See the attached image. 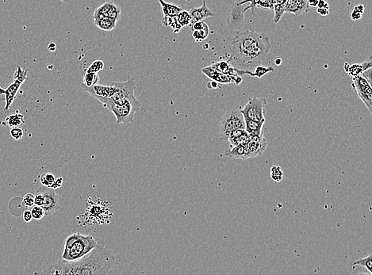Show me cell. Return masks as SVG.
Returning a JSON list of instances; mask_svg holds the SVG:
<instances>
[{
  "instance_id": "cell-1",
  "label": "cell",
  "mask_w": 372,
  "mask_h": 275,
  "mask_svg": "<svg viewBox=\"0 0 372 275\" xmlns=\"http://www.w3.org/2000/svg\"><path fill=\"white\" fill-rule=\"evenodd\" d=\"M271 49L268 35L245 30L232 39L226 52V60L241 69H253L261 64Z\"/></svg>"
},
{
  "instance_id": "cell-2",
  "label": "cell",
  "mask_w": 372,
  "mask_h": 275,
  "mask_svg": "<svg viewBox=\"0 0 372 275\" xmlns=\"http://www.w3.org/2000/svg\"><path fill=\"white\" fill-rule=\"evenodd\" d=\"M119 260L110 249L98 244L89 254L77 261L61 260L55 264L45 266L35 275H108L119 264Z\"/></svg>"
},
{
  "instance_id": "cell-3",
  "label": "cell",
  "mask_w": 372,
  "mask_h": 275,
  "mask_svg": "<svg viewBox=\"0 0 372 275\" xmlns=\"http://www.w3.org/2000/svg\"><path fill=\"white\" fill-rule=\"evenodd\" d=\"M98 242L92 236L74 233L67 237L61 255V260L74 262L84 258L98 246Z\"/></svg>"
},
{
  "instance_id": "cell-4",
  "label": "cell",
  "mask_w": 372,
  "mask_h": 275,
  "mask_svg": "<svg viewBox=\"0 0 372 275\" xmlns=\"http://www.w3.org/2000/svg\"><path fill=\"white\" fill-rule=\"evenodd\" d=\"M97 100L103 104L104 107L113 113L117 124L127 125L132 123L134 120V115L141 107V103H125L123 104L115 103L109 98L97 97Z\"/></svg>"
},
{
  "instance_id": "cell-5",
  "label": "cell",
  "mask_w": 372,
  "mask_h": 275,
  "mask_svg": "<svg viewBox=\"0 0 372 275\" xmlns=\"http://www.w3.org/2000/svg\"><path fill=\"white\" fill-rule=\"evenodd\" d=\"M112 86V93L109 98L112 101L119 104L125 103H138L134 95L136 89V82L134 79L129 76V80L125 82H116L111 84Z\"/></svg>"
},
{
  "instance_id": "cell-6",
  "label": "cell",
  "mask_w": 372,
  "mask_h": 275,
  "mask_svg": "<svg viewBox=\"0 0 372 275\" xmlns=\"http://www.w3.org/2000/svg\"><path fill=\"white\" fill-rule=\"evenodd\" d=\"M237 129H246L243 115L237 109L230 110L223 115L220 122V138L227 141L230 133Z\"/></svg>"
},
{
  "instance_id": "cell-7",
  "label": "cell",
  "mask_w": 372,
  "mask_h": 275,
  "mask_svg": "<svg viewBox=\"0 0 372 275\" xmlns=\"http://www.w3.org/2000/svg\"><path fill=\"white\" fill-rule=\"evenodd\" d=\"M28 70H23L21 67H18L14 74V80L10 83L6 87V89H3L0 87V95H5V107L3 111H9V109L12 106V103L15 99L16 95L19 91L21 86L22 85L25 80L27 79Z\"/></svg>"
},
{
  "instance_id": "cell-8",
  "label": "cell",
  "mask_w": 372,
  "mask_h": 275,
  "mask_svg": "<svg viewBox=\"0 0 372 275\" xmlns=\"http://www.w3.org/2000/svg\"><path fill=\"white\" fill-rule=\"evenodd\" d=\"M267 100L263 98H251L241 111L244 118L256 122H265L264 109Z\"/></svg>"
},
{
  "instance_id": "cell-9",
  "label": "cell",
  "mask_w": 372,
  "mask_h": 275,
  "mask_svg": "<svg viewBox=\"0 0 372 275\" xmlns=\"http://www.w3.org/2000/svg\"><path fill=\"white\" fill-rule=\"evenodd\" d=\"M244 5L245 4L235 1L229 9L226 17V23L228 25L229 28L234 31H238L242 29L245 24V14L247 10Z\"/></svg>"
},
{
  "instance_id": "cell-10",
  "label": "cell",
  "mask_w": 372,
  "mask_h": 275,
  "mask_svg": "<svg viewBox=\"0 0 372 275\" xmlns=\"http://www.w3.org/2000/svg\"><path fill=\"white\" fill-rule=\"evenodd\" d=\"M355 91H357L359 98L361 101L365 103L369 112L372 114V85L367 81L365 78L361 75L353 77L352 84Z\"/></svg>"
},
{
  "instance_id": "cell-11",
  "label": "cell",
  "mask_w": 372,
  "mask_h": 275,
  "mask_svg": "<svg viewBox=\"0 0 372 275\" xmlns=\"http://www.w3.org/2000/svg\"><path fill=\"white\" fill-rule=\"evenodd\" d=\"M44 196L43 205L41 207L45 210V215H51L60 209L59 198L53 189L41 186L37 188Z\"/></svg>"
},
{
  "instance_id": "cell-12",
  "label": "cell",
  "mask_w": 372,
  "mask_h": 275,
  "mask_svg": "<svg viewBox=\"0 0 372 275\" xmlns=\"http://www.w3.org/2000/svg\"><path fill=\"white\" fill-rule=\"evenodd\" d=\"M247 144L250 159L263 153V151L267 147V140L263 137V134L259 135H249V139Z\"/></svg>"
},
{
  "instance_id": "cell-13",
  "label": "cell",
  "mask_w": 372,
  "mask_h": 275,
  "mask_svg": "<svg viewBox=\"0 0 372 275\" xmlns=\"http://www.w3.org/2000/svg\"><path fill=\"white\" fill-rule=\"evenodd\" d=\"M211 66L215 69L218 70L222 73L226 74L228 76L234 78V84L236 85H240L242 82V76H239L237 72V68L233 66L229 61L226 60H219L217 62H214L211 64Z\"/></svg>"
},
{
  "instance_id": "cell-14",
  "label": "cell",
  "mask_w": 372,
  "mask_h": 275,
  "mask_svg": "<svg viewBox=\"0 0 372 275\" xmlns=\"http://www.w3.org/2000/svg\"><path fill=\"white\" fill-rule=\"evenodd\" d=\"M285 13L302 15L309 11L307 0H286L284 6Z\"/></svg>"
},
{
  "instance_id": "cell-15",
  "label": "cell",
  "mask_w": 372,
  "mask_h": 275,
  "mask_svg": "<svg viewBox=\"0 0 372 275\" xmlns=\"http://www.w3.org/2000/svg\"><path fill=\"white\" fill-rule=\"evenodd\" d=\"M202 72L205 76L211 79L213 81L217 82L221 84H234V78L219 72L218 70L215 69L211 65L202 68Z\"/></svg>"
},
{
  "instance_id": "cell-16",
  "label": "cell",
  "mask_w": 372,
  "mask_h": 275,
  "mask_svg": "<svg viewBox=\"0 0 372 275\" xmlns=\"http://www.w3.org/2000/svg\"><path fill=\"white\" fill-rule=\"evenodd\" d=\"M189 13L191 15V22H190L189 26L196 21H203L207 17L215 16V14L207 6V2L205 0L203 2V5L199 7H191Z\"/></svg>"
},
{
  "instance_id": "cell-17",
  "label": "cell",
  "mask_w": 372,
  "mask_h": 275,
  "mask_svg": "<svg viewBox=\"0 0 372 275\" xmlns=\"http://www.w3.org/2000/svg\"><path fill=\"white\" fill-rule=\"evenodd\" d=\"M372 68V57L369 56V58L365 60L361 64H349V63H345V72L349 74V76L352 77L360 76L362 72H365L366 70Z\"/></svg>"
},
{
  "instance_id": "cell-18",
  "label": "cell",
  "mask_w": 372,
  "mask_h": 275,
  "mask_svg": "<svg viewBox=\"0 0 372 275\" xmlns=\"http://www.w3.org/2000/svg\"><path fill=\"white\" fill-rule=\"evenodd\" d=\"M225 155L230 157L231 159H242V160L249 159V152H248L247 143L230 147L228 150L225 151Z\"/></svg>"
},
{
  "instance_id": "cell-19",
  "label": "cell",
  "mask_w": 372,
  "mask_h": 275,
  "mask_svg": "<svg viewBox=\"0 0 372 275\" xmlns=\"http://www.w3.org/2000/svg\"><path fill=\"white\" fill-rule=\"evenodd\" d=\"M82 88L84 91L93 96L95 99L97 97L110 98L112 93V86L111 85H97L92 86V87H86L82 85Z\"/></svg>"
},
{
  "instance_id": "cell-20",
  "label": "cell",
  "mask_w": 372,
  "mask_h": 275,
  "mask_svg": "<svg viewBox=\"0 0 372 275\" xmlns=\"http://www.w3.org/2000/svg\"><path fill=\"white\" fill-rule=\"evenodd\" d=\"M253 69V71H250V70L241 69V68H237V72L241 76L247 75V76H251V77L261 79L262 77L266 76L269 72H273L275 71V69L272 67L263 66V65H260V64H259L257 66H255Z\"/></svg>"
},
{
  "instance_id": "cell-21",
  "label": "cell",
  "mask_w": 372,
  "mask_h": 275,
  "mask_svg": "<svg viewBox=\"0 0 372 275\" xmlns=\"http://www.w3.org/2000/svg\"><path fill=\"white\" fill-rule=\"evenodd\" d=\"M241 3H249V5L246 7V10H251L253 15L255 14V10L257 8H263L267 10H273V4L274 0H241Z\"/></svg>"
},
{
  "instance_id": "cell-22",
  "label": "cell",
  "mask_w": 372,
  "mask_h": 275,
  "mask_svg": "<svg viewBox=\"0 0 372 275\" xmlns=\"http://www.w3.org/2000/svg\"><path fill=\"white\" fill-rule=\"evenodd\" d=\"M245 126H246V132L249 135H259L263 134V125L265 122H256V121L250 120V119L244 118Z\"/></svg>"
},
{
  "instance_id": "cell-23",
  "label": "cell",
  "mask_w": 372,
  "mask_h": 275,
  "mask_svg": "<svg viewBox=\"0 0 372 275\" xmlns=\"http://www.w3.org/2000/svg\"><path fill=\"white\" fill-rule=\"evenodd\" d=\"M160 6H161L162 11L164 13V16L175 17L182 10L181 8L179 7V6L174 5V4L164 2V0L160 1Z\"/></svg>"
},
{
  "instance_id": "cell-24",
  "label": "cell",
  "mask_w": 372,
  "mask_h": 275,
  "mask_svg": "<svg viewBox=\"0 0 372 275\" xmlns=\"http://www.w3.org/2000/svg\"><path fill=\"white\" fill-rule=\"evenodd\" d=\"M94 23L97 26L99 29L104 31H111L116 27L117 21L116 20L111 19L110 17H105L103 19L96 20L94 21Z\"/></svg>"
},
{
  "instance_id": "cell-25",
  "label": "cell",
  "mask_w": 372,
  "mask_h": 275,
  "mask_svg": "<svg viewBox=\"0 0 372 275\" xmlns=\"http://www.w3.org/2000/svg\"><path fill=\"white\" fill-rule=\"evenodd\" d=\"M111 2H104L102 6L100 7H98L95 13H94L93 20L96 21V20L103 19L105 17H108V11H109L110 7H111Z\"/></svg>"
},
{
  "instance_id": "cell-26",
  "label": "cell",
  "mask_w": 372,
  "mask_h": 275,
  "mask_svg": "<svg viewBox=\"0 0 372 275\" xmlns=\"http://www.w3.org/2000/svg\"><path fill=\"white\" fill-rule=\"evenodd\" d=\"M5 122H6V125L9 127H10V128H12V127H18V126L25 123L23 115H21L19 113L18 114V113H16L14 115L8 116L5 119Z\"/></svg>"
},
{
  "instance_id": "cell-27",
  "label": "cell",
  "mask_w": 372,
  "mask_h": 275,
  "mask_svg": "<svg viewBox=\"0 0 372 275\" xmlns=\"http://www.w3.org/2000/svg\"><path fill=\"white\" fill-rule=\"evenodd\" d=\"M356 266H361L363 268H365V269L369 272V275H372V255H369V256H365L363 258L359 259L357 261L353 262V267H356Z\"/></svg>"
},
{
  "instance_id": "cell-28",
  "label": "cell",
  "mask_w": 372,
  "mask_h": 275,
  "mask_svg": "<svg viewBox=\"0 0 372 275\" xmlns=\"http://www.w3.org/2000/svg\"><path fill=\"white\" fill-rule=\"evenodd\" d=\"M100 75L95 72H87L84 76V85L86 87L97 85L100 83Z\"/></svg>"
},
{
  "instance_id": "cell-29",
  "label": "cell",
  "mask_w": 372,
  "mask_h": 275,
  "mask_svg": "<svg viewBox=\"0 0 372 275\" xmlns=\"http://www.w3.org/2000/svg\"><path fill=\"white\" fill-rule=\"evenodd\" d=\"M40 182L42 186L53 188V185L56 182V177L53 173H44L40 176Z\"/></svg>"
},
{
  "instance_id": "cell-30",
  "label": "cell",
  "mask_w": 372,
  "mask_h": 275,
  "mask_svg": "<svg viewBox=\"0 0 372 275\" xmlns=\"http://www.w3.org/2000/svg\"><path fill=\"white\" fill-rule=\"evenodd\" d=\"M175 18L182 27L189 25L191 22V15H190L189 11H187V10H182L177 15L175 16Z\"/></svg>"
},
{
  "instance_id": "cell-31",
  "label": "cell",
  "mask_w": 372,
  "mask_h": 275,
  "mask_svg": "<svg viewBox=\"0 0 372 275\" xmlns=\"http://www.w3.org/2000/svg\"><path fill=\"white\" fill-rule=\"evenodd\" d=\"M365 10V6L363 4H359V5L355 6L353 10L351 12V19L353 21H358V20L361 19Z\"/></svg>"
},
{
  "instance_id": "cell-32",
  "label": "cell",
  "mask_w": 372,
  "mask_h": 275,
  "mask_svg": "<svg viewBox=\"0 0 372 275\" xmlns=\"http://www.w3.org/2000/svg\"><path fill=\"white\" fill-rule=\"evenodd\" d=\"M210 33V29H200V30H194L192 31V37L195 39L196 42H202L207 39Z\"/></svg>"
},
{
  "instance_id": "cell-33",
  "label": "cell",
  "mask_w": 372,
  "mask_h": 275,
  "mask_svg": "<svg viewBox=\"0 0 372 275\" xmlns=\"http://www.w3.org/2000/svg\"><path fill=\"white\" fill-rule=\"evenodd\" d=\"M270 172H271V178L275 182H280L284 176L283 171L279 166H272Z\"/></svg>"
},
{
  "instance_id": "cell-34",
  "label": "cell",
  "mask_w": 372,
  "mask_h": 275,
  "mask_svg": "<svg viewBox=\"0 0 372 275\" xmlns=\"http://www.w3.org/2000/svg\"><path fill=\"white\" fill-rule=\"evenodd\" d=\"M249 139V135L247 132L246 134H242L240 137L238 138H234V139H230L229 140L230 142V147H234V146L239 145V144H243V143H248Z\"/></svg>"
},
{
  "instance_id": "cell-35",
  "label": "cell",
  "mask_w": 372,
  "mask_h": 275,
  "mask_svg": "<svg viewBox=\"0 0 372 275\" xmlns=\"http://www.w3.org/2000/svg\"><path fill=\"white\" fill-rule=\"evenodd\" d=\"M32 217L34 220H41L45 216V210L43 208L39 206H34L31 207Z\"/></svg>"
},
{
  "instance_id": "cell-36",
  "label": "cell",
  "mask_w": 372,
  "mask_h": 275,
  "mask_svg": "<svg viewBox=\"0 0 372 275\" xmlns=\"http://www.w3.org/2000/svg\"><path fill=\"white\" fill-rule=\"evenodd\" d=\"M104 61H102L100 60H96L92 63L88 69H87V72H95V73H98L100 71L104 69Z\"/></svg>"
},
{
  "instance_id": "cell-37",
  "label": "cell",
  "mask_w": 372,
  "mask_h": 275,
  "mask_svg": "<svg viewBox=\"0 0 372 275\" xmlns=\"http://www.w3.org/2000/svg\"><path fill=\"white\" fill-rule=\"evenodd\" d=\"M120 14H121L120 8L116 6L113 2H111V7H110L109 11H108V17L117 21L118 18L120 17Z\"/></svg>"
},
{
  "instance_id": "cell-38",
  "label": "cell",
  "mask_w": 372,
  "mask_h": 275,
  "mask_svg": "<svg viewBox=\"0 0 372 275\" xmlns=\"http://www.w3.org/2000/svg\"><path fill=\"white\" fill-rule=\"evenodd\" d=\"M22 206L25 207L31 208L34 206V194L27 193L24 196L22 201Z\"/></svg>"
},
{
  "instance_id": "cell-39",
  "label": "cell",
  "mask_w": 372,
  "mask_h": 275,
  "mask_svg": "<svg viewBox=\"0 0 372 275\" xmlns=\"http://www.w3.org/2000/svg\"><path fill=\"white\" fill-rule=\"evenodd\" d=\"M10 136L16 140H19L23 137V130L19 127H12L10 130Z\"/></svg>"
},
{
  "instance_id": "cell-40",
  "label": "cell",
  "mask_w": 372,
  "mask_h": 275,
  "mask_svg": "<svg viewBox=\"0 0 372 275\" xmlns=\"http://www.w3.org/2000/svg\"><path fill=\"white\" fill-rule=\"evenodd\" d=\"M190 28H191V31H194V30H200V29H209L207 24L203 21H196L195 23L190 25Z\"/></svg>"
},
{
  "instance_id": "cell-41",
  "label": "cell",
  "mask_w": 372,
  "mask_h": 275,
  "mask_svg": "<svg viewBox=\"0 0 372 275\" xmlns=\"http://www.w3.org/2000/svg\"><path fill=\"white\" fill-rule=\"evenodd\" d=\"M361 76H362L363 77L365 78L367 81L369 82V84H370L371 85H372V68H369V69L366 70V71H365V72H362V74H361Z\"/></svg>"
},
{
  "instance_id": "cell-42",
  "label": "cell",
  "mask_w": 372,
  "mask_h": 275,
  "mask_svg": "<svg viewBox=\"0 0 372 275\" xmlns=\"http://www.w3.org/2000/svg\"><path fill=\"white\" fill-rule=\"evenodd\" d=\"M22 217H23L25 222L29 223V222H30L33 220L31 211L30 210H25V211H24L23 214H22Z\"/></svg>"
},
{
  "instance_id": "cell-43",
  "label": "cell",
  "mask_w": 372,
  "mask_h": 275,
  "mask_svg": "<svg viewBox=\"0 0 372 275\" xmlns=\"http://www.w3.org/2000/svg\"><path fill=\"white\" fill-rule=\"evenodd\" d=\"M162 24L165 25V26H171L172 22H173V17H168V16H164V17L162 18Z\"/></svg>"
},
{
  "instance_id": "cell-44",
  "label": "cell",
  "mask_w": 372,
  "mask_h": 275,
  "mask_svg": "<svg viewBox=\"0 0 372 275\" xmlns=\"http://www.w3.org/2000/svg\"><path fill=\"white\" fill-rule=\"evenodd\" d=\"M317 13L321 16H327L329 14V9L317 7Z\"/></svg>"
},
{
  "instance_id": "cell-45",
  "label": "cell",
  "mask_w": 372,
  "mask_h": 275,
  "mask_svg": "<svg viewBox=\"0 0 372 275\" xmlns=\"http://www.w3.org/2000/svg\"><path fill=\"white\" fill-rule=\"evenodd\" d=\"M172 29H173L174 32L175 33H178V32L180 30V29H182L181 25H179V23H178L177 21L175 20V17H173V22H172Z\"/></svg>"
},
{
  "instance_id": "cell-46",
  "label": "cell",
  "mask_w": 372,
  "mask_h": 275,
  "mask_svg": "<svg viewBox=\"0 0 372 275\" xmlns=\"http://www.w3.org/2000/svg\"><path fill=\"white\" fill-rule=\"evenodd\" d=\"M63 184V178H56V182H55L54 185H53V190H56V189L60 188V187H61V186H62Z\"/></svg>"
},
{
  "instance_id": "cell-47",
  "label": "cell",
  "mask_w": 372,
  "mask_h": 275,
  "mask_svg": "<svg viewBox=\"0 0 372 275\" xmlns=\"http://www.w3.org/2000/svg\"><path fill=\"white\" fill-rule=\"evenodd\" d=\"M318 8H327L329 9V5L326 0H318Z\"/></svg>"
},
{
  "instance_id": "cell-48",
  "label": "cell",
  "mask_w": 372,
  "mask_h": 275,
  "mask_svg": "<svg viewBox=\"0 0 372 275\" xmlns=\"http://www.w3.org/2000/svg\"><path fill=\"white\" fill-rule=\"evenodd\" d=\"M209 85L211 86H207V87H208L209 89H216V88H219V83H217V82L215 81H211L210 82V83H208Z\"/></svg>"
},
{
  "instance_id": "cell-49",
  "label": "cell",
  "mask_w": 372,
  "mask_h": 275,
  "mask_svg": "<svg viewBox=\"0 0 372 275\" xmlns=\"http://www.w3.org/2000/svg\"><path fill=\"white\" fill-rule=\"evenodd\" d=\"M308 5L310 7H317L318 3V0H307Z\"/></svg>"
},
{
  "instance_id": "cell-50",
  "label": "cell",
  "mask_w": 372,
  "mask_h": 275,
  "mask_svg": "<svg viewBox=\"0 0 372 275\" xmlns=\"http://www.w3.org/2000/svg\"><path fill=\"white\" fill-rule=\"evenodd\" d=\"M274 64H275L276 66H279V65H281V64H282V60H281V58H275V60H274Z\"/></svg>"
},
{
  "instance_id": "cell-51",
  "label": "cell",
  "mask_w": 372,
  "mask_h": 275,
  "mask_svg": "<svg viewBox=\"0 0 372 275\" xmlns=\"http://www.w3.org/2000/svg\"><path fill=\"white\" fill-rule=\"evenodd\" d=\"M49 49L50 51H54L56 49V45L54 43H51L50 45H49Z\"/></svg>"
},
{
  "instance_id": "cell-52",
  "label": "cell",
  "mask_w": 372,
  "mask_h": 275,
  "mask_svg": "<svg viewBox=\"0 0 372 275\" xmlns=\"http://www.w3.org/2000/svg\"><path fill=\"white\" fill-rule=\"evenodd\" d=\"M61 1H63V2H68L70 0H61Z\"/></svg>"
},
{
  "instance_id": "cell-53",
  "label": "cell",
  "mask_w": 372,
  "mask_h": 275,
  "mask_svg": "<svg viewBox=\"0 0 372 275\" xmlns=\"http://www.w3.org/2000/svg\"><path fill=\"white\" fill-rule=\"evenodd\" d=\"M235 1H236V2H240L241 0H235Z\"/></svg>"
},
{
  "instance_id": "cell-54",
  "label": "cell",
  "mask_w": 372,
  "mask_h": 275,
  "mask_svg": "<svg viewBox=\"0 0 372 275\" xmlns=\"http://www.w3.org/2000/svg\"><path fill=\"white\" fill-rule=\"evenodd\" d=\"M160 1H161V0H159V2H160Z\"/></svg>"
}]
</instances>
